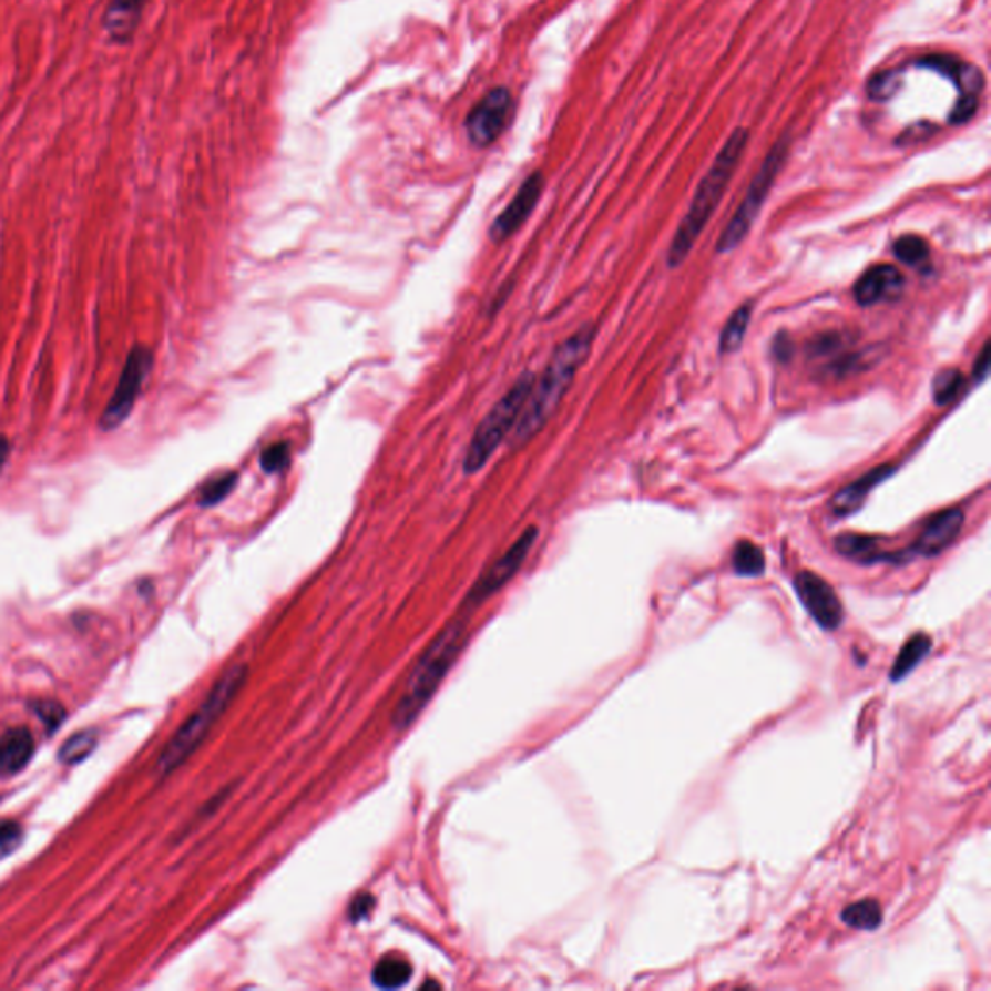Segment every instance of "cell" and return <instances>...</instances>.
Returning <instances> with one entry per match:
<instances>
[{
	"instance_id": "1",
	"label": "cell",
	"mask_w": 991,
	"mask_h": 991,
	"mask_svg": "<svg viewBox=\"0 0 991 991\" xmlns=\"http://www.w3.org/2000/svg\"><path fill=\"white\" fill-rule=\"evenodd\" d=\"M595 341V326H583L564 344L558 347L544 372L534 378L533 388L529 391L525 407L519 415L515 427L511 430V446L518 448L529 442L534 435L541 432L546 420L554 415L558 405L562 403L568 389L573 384L575 374L580 372L583 362L591 355Z\"/></svg>"
},
{
	"instance_id": "2",
	"label": "cell",
	"mask_w": 991,
	"mask_h": 991,
	"mask_svg": "<svg viewBox=\"0 0 991 991\" xmlns=\"http://www.w3.org/2000/svg\"><path fill=\"white\" fill-rule=\"evenodd\" d=\"M469 616L471 612L459 609L458 616L451 620L450 624L446 625L442 632L436 635V640L425 648L394 711V725L399 731H405L419 718L422 709L436 694V689L442 684V680L448 676V672L466 645Z\"/></svg>"
},
{
	"instance_id": "3",
	"label": "cell",
	"mask_w": 991,
	"mask_h": 991,
	"mask_svg": "<svg viewBox=\"0 0 991 991\" xmlns=\"http://www.w3.org/2000/svg\"><path fill=\"white\" fill-rule=\"evenodd\" d=\"M747 140H749V132L746 129L734 130L723 145V150L713 161L707 175L703 176L686 217L682 219L676 235L672 238L668 266H680L694 248L697 237L707 227L711 215L715 214L721 200L725 196L726 186L733 181L734 173L740 165L742 155L746 152Z\"/></svg>"
},
{
	"instance_id": "4",
	"label": "cell",
	"mask_w": 991,
	"mask_h": 991,
	"mask_svg": "<svg viewBox=\"0 0 991 991\" xmlns=\"http://www.w3.org/2000/svg\"><path fill=\"white\" fill-rule=\"evenodd\" d=\"M246 678H248L246 664H233L231 668L223 672L212 687V692L206 695L204 703L176 731L175 736L168 740L167 747L163 749L157 767H155L160 777H167L173 770L178 769L202 746V742L206 740V736L214 728L215 723L225 715V711L229 709L231 703L235 702L238 692L246 684Z\"/></svg>"
},
{
	"instance_id": "5",
	"label": "cell",
	"mask_w": 991,
	"mask_h": 991,
	"mask_svg": "<svg viewBox=\"0 0 991 991\" xmlns=\"http://www.w3.org/2000/svg\"><path fill=\"white\" fill-rule=\"evenodd\" d=\"M533 381L534 376L531 372L519 376L515 384L496 401L489 415L481 420L463 459L466 474L479 473L482 467L489 463L492 453L500 448L505 435H510L513 430L519 415L525 407L529 391L533 388Z\"/></svg>"
},
{
	"instance_id": "6",
	"label": "cell",
	"mask_w": 991,
	"mask_h": 991,
	"mask_svg": "<svg viewBox=\"0 0 991 991\" xmlns=\"http://www.w3.org/2000/svg\"><path fill=\"white\" fill-rule=\"evenodd\" d=\"M788 152H790V140L786 136L780 137L777 144L770 147L767 157L763 160L759 173L755 175L754 181L749 184L746 196L742 200L740 207L736 210L733 219L726 225V229L723 231V235L718 238V254H728V252L736 251L744 243V238L747 237V233L754 227L757 215L762 212L765 200L769 196L773 184L777 183V176L780 175V171L785 167Z\"/></svg>"
},
{
	"instance_id": "7",
	"label": "cell",
	"mask_w": 991,
	"mask_h": 991,
	"mask_svg": "<svg viewBox=\"0 0 991 991\" xmlns=\"http://www.w3.org/2000/svg\"><path fill=\"white\" fill-rule=\"evenodd\" d=\"M153 368V353L147 347L136 345L126 357L123 372L119 378L113 397L109 401L105 411L101 415V430H115L121 427L124 420L129 419L130 412L136 405L137 396L144 388L147 376Z\"/></svg>"
},
{
	"instance_id": "8",
	"label": "cell",
	"mask_w": 991,
	"mask_h": 991,
	"mask_svg": "<svg viewBox=\"0 0 991 991\" xmlns=\"http://www.w3.org/2000/svg\"><path fill=\"white\" fill-rule=\"evenodd\" d=\"M537 537H539V529L527 527L525 531L519 534L518 541L513 542L510 549L505 550L502 556L498 558L494 564L490 565L489 570L477 580L473 589L469 591V595L461 604V609L473 612L487 599L505 588L515 578V573L521 570V565L525 564L527 556L537 542Z\"/></svg>"
},
{
	"instance_id": "9",
	"label": "cell",
	"mask_w": 991,
	"mask_h": 991,
	"mask_svg": "<svg viewBox=\"0 0 991 991\" xmlns=\"http://www.w3.org/2000/svg\"><path fill=\"white\" fill-rule=\"evenodd\" d=\"M515 113V101L508 88H494L467 115L466 130L471 144L489 147L502 136Z\"/></svg>"
},
{
	"instance_id": "10",
	"label": "cell",
	"mask_w": 991,
	"mask_h": 991,
	"mask_svg": "<svg viewBox=\"0 0 991 991\" xmlns=\"http://www.w3.org/2000/svg\"><path fill=\"white\" fill-rule=\"evenodd\" d=\"M796 593L800 596L801 604L811 614V619L821 625L827 632L837 630L842 624V604L835 589L814 572H800L794 580Z\"/></svg>"
},
{
	"instance_id": "11",
	"label": "cell",
	"mask_w": 991,
	"mask_h": 991,
	"mask_svg": "<svg viewBox=\"0 0 991 991\" xmlns=\"http://www.w3.org/2000/svg\"><path fill=\"white\" fill-rule=\"evenodd\" d=\"M542 188H544V176H542V173H533V175L527 178L525 183L519 186L518 194L513 196L508 207L492 223L490 238L494 243L508 241L513 233H518L523 227V223L531 217L534 207L541 200Z\"/></svg>"
},
{
	"instance_id": "12",
	"label": "cell",
	"mask_w": 991,
	"mask_h": 991,
	"mask_svg": "<svg viewBox=\"0 0 991 991\" xmlns=\"http://www.w3.org/2000/svg\"><path fill=\"white\" fill-rule=\"evenodd\" d=\"M962 525H964V513L962 510L941 511L936 518H931L930 523L926 525L918 541L915 542V554L920 556H938L943 550L949 549L957 537L961 534Z\"/></svg>"
},
{
	"instance_id": "13",
	"label": "cell",
	"mask_w": 991,
	"mask_h": 991,
	"mask_svg": "<svg viewBox=\"0 0 991 991\" xmlns=\"http://www.w3.org/2000/svg\"><path fill=\"white\" fill-rule=\"evenodd\" d=\"M905 287V275L897 267L873 266L864 272L862 277L856 282V303L862 306H873L883 300L899 297Z\"/></svg>"
},
{
	"instance_id": "14",
	"label": "cell",
	"mask_w": 991,
	"mask_h": 991,
	"mask_svg": "<svg viewBox=\"0 0 991 991\" xmlns=\"http://www.w3.org/2000/svg\"><path fill=\"white\" fill-rule=\"evenodd\" d=\"M147 2L150 0H109L101 23L111 43L126 45L132 41Z\"/></svg>"
},
{
	"instance_id": "15",
	"label": "cell",
	"mask_w": 991,
	"mask_h": 991,
	"mask_svg": "<svg viewBox=\"0 0 991 991\" xmlns=\"http://www.w3.org/2000/svg\"><path fill=\"white\" fill-rule=\"evenodd\" d=\"M35 744L28 728H10L0 736V777H12L28 767Z\"/></svg>"
},
{
	"instance_id": "16",
	"label": "cell",
	"mask_w": 991,
	"mask_h": 991,
	"mask_svg": "<svg viewBox=\"0 0 991 991\" xmlns=\"http://www.w3.org/2000/svg\"><path fill=\"white\" fill-rule=\"evenodd\" d=\"M892 471L895 469L891 466L877 467L873 471H869V473L860 477L858 481L845 487L839 494L832 498V510H835V513L847 515V513L858 510L862 505L864 500H866V496L876 489L879 482H883L887 477H891Z\"/></svg>"
},
{
	"instance_id": "17",
	"label": "cell",
	"mask_w": 991,
	"mask_h": 991,
	"mask_svg": "<svg viewBox=\"0 0 991 991\" xmlns=\"http://www.w3.org/2000/svg\"><path fill=\"white\" fill-rule=\"evenodd\" d=\"M931 645H933V641L926 633H918L915 637H910L907 641V645L900 651V655L892 663V682H900V680L907 678L908 674L915 671L916 666L922 663L926 656L930 655Z\"/></svg>"
},
{
	"instance_id": "18",
	"label": "cell",
	"mask_w": 991,
	"mask_h": 991,
	"mask_svg": "<svg viewBox=\"0 0 991 991\" xmlns=\"http://www.w3.org/2000/svg\"><path fill=\"white\" fill-rule=\"evenodd\" d=\"M842 922L855 930L873 931L883 922V912L877 900L864 899L842 910Z\"/></svg>"
},
{
	"instance_id": "19",
	"label": "cell",
	"mask_w": 991,
	"mask_h": 991,
	"mask_svg": "<svg viewBox=\"0 0 991 991\" xmlns=\"http://www.w3.org/2000/svg\"><path fill=\"white\" fill-rule=\"evenodd\" d=\"M411 964L401 959H384L372 970V982L381 990H396L409 982L411 978Z\"/></svg>"
},
{
	"instance_id": "20",
	"label": "cell",
	"mask_w": 991,
	"mask_h": 991,
	"mask_svg": "<svg viewBox=\"0 0 991 991\" xmlns=\"http://www.w3.org/2000/svg\"><path fill=\"white\" fill-rule=\"evenodd\" d=\"M752 310H754L752 305H742L738 310H734L721 334V351L736 353L740 349L747 328H749V321H752Z\"/></svg>"
},
{
	"instance_id": "21",
	"label": "cell",
	"mask_w": 991,
	"mask_h": 991,
	"mask_svg": "<svg viewBox=\"0 0 991 991\" xmlns=\"http://www.w3.org/2000/svg\"><path fill=\"white\" fill-rule=\"evenodd\" d=\"M733 568L738 575L757 578L765 572V554L754 542L740 541L734 546Z\"/></svg>"
},
{
	"instance_id": "22",
	"label": "cell",
	"mask_w": 991,
	"mask_h": 991,
	"mask_svg": "<svg viewBox=\"0 0 991 991\" xmlns=\"http://www.w3.org/2000/svg\"><path fill=\"white\" fill-rule=\"evenodd\" d=\"M892 251H895V256L908 266H922L923 262H928L930 258V246L922 237H916V235L897 238Z\"/></svg>"
},
{
	"instance_id": "23",
	"label": "cell",
	"mask_w": 991,
	"mask_h": 991,
	"mask_svg": "<svg viewBox=\"0 0 991 991\" xmlns=\"http://www.w3.org/2000/svg\"><path fill=\"white\" fill-rule=\"evenodd\" d=\"M964 378L957 368H947L933 378V399L938 405H947L961 394Z\"/></svg>"
},
{
	"instance_id": "24",
	"label": "cell",
	"mask_w": 991,
	"mask_h": 991,
	"mask_svg": "<svg viewBox=\"0 0 991 991\" xmlns=\"http://www.w3.org/2000/svg\"><path fill=\"white\" fill-rule=\"evenodd\" d=\"M877 542H879L877 539L862 534H842L835 541V549L839 550L842 556L858 558L868 562L876 552Z\"/></svg>"
},
{
	"instance_id": "25",
	"label": "cell",
	"mask_w": 991,
	"mask_h": 991,
	"mask_svg": "<svg viewBox=\"0 0 991 991\" xmlns=\"http://www.w3.org/2000/svg\"><path fill=\"white\" fill-rule=\"evenodd\" d=\"M95 742H98V738H95V734L92 731L76 734L61 747L59 757H61L62 763L84 762L85 757L95 749Z\"/></svg>"
},
{
	"instance_id": "26",
	"label": "cell",
	"mask_w": 991,
	"mask_h": 991,
	"mask_svg": "<svg viewBox=\"0 0 991 991\" xmlns=\"http://www.w3.org/2000/svg\"><path fill=\"white\" fill-rule=\"evenodd\" d=\"M290 463V446L289 442L269 443L266 450L259 456V466L266 473L275 474L285 471Z\"/></svg>"
},
{
	"instance_id": "27",
	"label": "cell",
	"mask_w": 991,
	"mask_h": 991,
	"mask_svg": "<svg viewBox=\"0 0 991 991\" xmlns=\"http://www.w3.org/2000/svg\"><path fill=\"white\" fill-rule=\"evenodd\" d=\"M238 477L237 473H225L222 477H217L214 481L210 482L202 490V496H200V505H215V503L222 502L225 500L227 496L233 492V489L237 487Z\"/></svg>"
},
{
	"instance_id": "28",
	"label": "cell",
	"mask_w": 991,
	"mask_h": 991,
	"mask_svg": "<svg viewBox=\"0 0 991 991\" xmlns=\"http://www.w3.org/2000/svg\"><path fill=\"white\" fill-rule=\"evenodd\" d=\"M22 827L16 821H0V858L12 855L22 842Z\"/></svg>"
},
{
	"instance_id": "29",
	"label": "cell",
	"mask_w": 991,
	"mask_h": 991,
	"mask_svg": "<svg viewBox=\"0 0 991 991\" xmlns=\"http://www.w3.org/2000/svg\"><path fill=\"white\" fill-rule=\"evenodd\" d=\"M33 711L38 713V717L45 723L47 728L54 731L57 726L64 721V709L57 702H38L33 703Z\"/></svg>"
},
{
	"instance_id": "30",
	"label": "cell",
	"mask_w": 991,
	"mask_h": 991,
	"mask_svg": "<svg viewBox=\"0 0 991 991\" xmlns=\"http://www.w3.org/2000/svg\"><path fill=\"white\" fill-rule=\"evenodd\" d=\"M978 100H980V95H974V93L961 95V100L957 101L953 113H951V123L962 124L972 119L978 111Z\"/></svg>"
},
{
	"instance_id": "31",
	"label": "cell",
	"mask_w": 991,
	"mask_h": 991,
	"mask_svg": "<svg viewBox=\"0 0 991 991\" xmlns=\"http://www.w3.org/2000/svg\"><path fill=\"white\" fill-rule=\"evenodd\" d=\"M374 907H376V900H374L372 895H359L357 899L353 900L351 908H349V918H351L353 922H360V920H365L372 912Z\"/></svg>"
},
{
	"instance_id": "32",
	"label": "cell",
	"mask_w": 991,
	"mask_h": 991,
	"mask_svg": "<svg viewBox=\"0 0 991 991\" xmlns=\"http://www.w3.org/2000/svg\"><path fill=\"white\" fill-rule=\"evenodd\" d=\"M840 339L839 334L837 336H829V334H824V336L817 337L816 341L811 344L809 347V353L814 355V357H824V355H829V353L835 351L837 347H839Z\"/></svg>"
},
{
	"instance_id": "33",
	"label": "cell",
	"mask_w": 991,
	"mask_h": 991,
	"mask_svg": "<svg viewBox=\"0 0 991 991\" xmlns=\"http://www.w3.org/2000/svg\"><path fill=\"white\" fill-rule=\"evenodd\" d=\"M988 372H990V344H985L978 355L977 365H974V380L984 381Z\"/></svg>"
},
{
	"instance_id": "34",
	"label": "cell",
	"mask_w": 991,
	"mask_h": 991,
	"mask_svg": "<svg viewBox=\"0 0 991 991\" xmlns=\"http://www.w3.org/2000/svg\"><path fill=\"white\" fill-rule=\"evenodd\" d=\"M788 349H793V345L788 344V339H786L785 336H778L777 341L773 345L775 355H778L780 359H786V357H788Z\"/></svg>"
},
{
	"instance_id": "35",
	"label": "cell",
	"mask_w": 991,
	"mask_h": 991,
	"mask_svg": "<svg viewBox=\"0 0 991 991\" xmlns=\"http://www.w3.org/2000/svg\"><path fill=\"white\" fill-rule=\"evenodd\" d=\"M8 456H10V442H8L7 436H0V473L7 466Z\"/></svg>"
}]
</instances>
